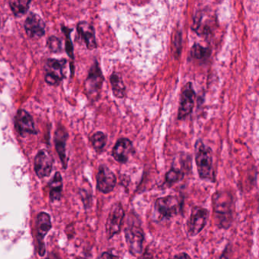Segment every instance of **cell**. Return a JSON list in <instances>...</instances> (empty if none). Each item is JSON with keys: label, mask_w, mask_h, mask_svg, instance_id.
I'll use <instances>...</instances> for the list:
<instances>
[{"label": "cell", "mask_w": 259, "mask_h": 259, "mask_svg": "<svg viewBox=\"0 0 259 259\" xmlns=\"http://www.w3.org/2000/svg\"><path fill=\"white\" fill-rule=\"evenodd\" d=\"M213 207L218 225L227 229L231 225L234 211L233 198L229 192H216L213 196Z\"/></svg>", "instance_id": "1"}, {"label": "cell", "mask_w": 259, "mask_h": 259, "mask_svg": "<svg viewBox=\"0 0 259 259\" xmlns=\"http://www.w3.org/2000/svg\"><path fill=\"white\" fill-rule=\"evenodd\" d=\"M195 148V162L200 178L213 183L215 182V172L211 150L206 146L201 140L197 141Z\"/></svg>", "instance_id": "2"}, {"label": "cell", "mask_w": 259, "mask_h": 259, "mask_svg": "<svg viewBox=\"0 0 259 259\" xmlns=\"http://www.w3.org/2000/svg\"><path fill=\"white\" fill-rule=\"evenodd\" d=\"M182 201L172 195L157 198L154 203V211L160 219H170L179 214L182 210Z\"/></svg>", "instance_id": "3"}, {"label": "cell", "mask_w": 259, "mask_h": 259, "mask_svg": "<svg viewBox=\"0 0 259 259\" xmlns=\"http://www.w3.org/2000/svg\"><path fill=\"white\" fill-rule=\"evenodd\" d=\"M124 233L130 253L134 256L142 254L145 235L141 226L137 223H130L124 230Z\"/></svg>", "instance_id": "4"}, {"label": "cell", "mask_w": 259, "mask_h": 259, "mask_svg": "<svg viewBox=\"0 0 259 259\" xmlns=\"http://www.w3.org/2000/svg\"><path fill=\"white\" fill-rule=\"evenodd\" d=\"M67 61L66 60L51 59L45 65V81L51 86H57L66 78Z\"/></svg>", "instance_id": "5"}, {"label": "cell", "mask_w": 259, "mask_h": 259, "mask_svg": "<svg viewBox=\"0 0 259 259\" xmlns=\"http://www.w3.org/2000/svg\"><path fill=\"white\" fill-rule=\"evenodd\" d=\"M125 211L120 202H116L112 205L110 213L106 222V234L107 239H110L120 232L123 224Z\"/></svg>", "instance_id": "6"}, {"label": "cell", "mask_w": 259, "mask_h": 259, "mask_svg": "<svg viewBox=\"0 0 259 259\" xmlns=\"http://www.w3.org/2000/svg\"><path fill=\"white\" fill-rule=\"evenodd\" d=\"M104 80V75L100 69L99 65L97 62H95L89 70V75H88L85 84H84L86 95L89 98L95 99L98 98Z\"/></svg>", "instance_id": "7"}, {"label": "cell", "mask_w": 259, "mask_h": 259, "mask_svg": "<svg viewBox=\"0 0 259 259\" xmlns=\"http://www.w3.org/2000/svg\"><path fill=\"white\" fill-rule=\"evenodd\" d=\"M208 218L209 210L207 209L199 206L194 207L187 224L189 236H195L199 234L207 224Z\"/></svg>", "instance_id": "8"}, {"label": "cell", "mask_w": 259, "mask_h": 259, "mask_svg": "<svg viewBox=\"0 0 259 259\" xmlns=\"http://www.w3.org/2000/svg\"><path fill=\"white\" fill-rule=\"evenodd\" d=\"M117 179L111 169L105 165H101L97 175L98 190L104 194L110 193L116 187Z\"/></svg>", "instance_id": "9"}, {"label": "cell", "mask_w": 259, "mask_h": 259, "mask_svg": "<svg viewBox=\"0 0 259 259\" xmlns=\"http://www.w3.org/2000/svg\"><path fill=\"white\" fill-rule=\"evenodd\" d=\"M195 98V93L192 83H187L182 91L178 111L179 119H185L192 113Z\"/></svg>", "instance_id": "10"}, {"label": "cell", "mask_w": 259, "mask_h": 259, "mask_svg": "<svg viewBox=\"0 0 259 259\" xmlns=\"http://www.w3.org/2000/svg\"><path fill=\"white\" fill-rule=\"evenodd\" d=\"M15 126L19 135H36L37 133L32 116L25 110H19L15 118Z\"/></svg>", "instance_id": "11"}, {"label": "cell", "mask_w": 259, "mask_h": 259, "mask_svg": "<svg viewBox=\"0 0 259 259\" xmlns=\"http://www.w3.org/2000/svg\"><path fill=\"white\" fill-rule=\"evenodd\" d=\"M54 164L52 155L46 150H41L37 153L34 159V170L40 179L48 177L51 174Z\"/></svg>", "instance_id": "12"}, {"label": "cell", "mask_w": 259, "mask_h": 259, "mask_svg": "<svg viewBox=\"0 0 259 259\" xmlns=\"http://www.w3.org/2000/svg\"><path fill=\"white\" fill-rule=\"evenodd\" d=\"M45 22L35 13H30L25 22V29L30 38L40 39L45 34Z\"/></svg>", "instance_id": "13"}, {"label": "cell", "mask_w": 259, "mask_h": 259, "mask_svg": "<svg viewBox=\"0 0 259 259\" xmlns=\"http://www.w3.org/2000/svg\"><path fill=\"white\" fill-rule=\"evenodd\" d=\"M51 217L46 212H40L37 215V240H38V253L40 256H43L45 253V242L44 239L51 230Z\"/></svg>", "instance_id": "14"}, {"label": "cell", "mask_w": 259, "mask_h": 259, "mask_svg": "<svg viewBox=\"0 0 259 259\" xmlns=\"http://www.w3.org/2000/svg\"><path fill=\"white\" fill-rule=\"evenodd\" d=\"M134 151L133 143L128 139H121L117 141L112 152L113 158L120 163H125L128 157Z\"/></svg>", "instance_id": "15"}, {"label": "cell", "mask_w": 259, "mask_h": 259, "mask_svg": "<svg viewBox=\"0 0 259 259\" xmlns=\"http://www.w3.org/2000/svg\"><path fill=\"white\" fill-rule=\"evenodd\" d=\"M77 31L88 49L91 51L96 49L98 45L95 37V28L91 24L86 22H79L77 25Z\"/></svg>", "instance_id": "16"}, {"label": "cell", "mask_w": 259, "mask_h": 259, "mask_svg": "<svg viewBox=\"0 0 259 259\" xmlns=\"http://www.w3.org/2000/svg\"><path fill=\"white\" fill-rule=\"evenodd\" d=\"M68 133L64 127H59L55 133L56 149L58 153L63 167L67 166V157H66V143H67Z\"/></svg>", "instance_id": "17"}, {"label": "cell", "mask_w": 259, "mask_h": 259, "mask_svg": "<svg viewBox=\"0 0 259 259\" xmlns=\"http://www.w3.org/2000/svg\"><path fill=\"white\" fill-rule=\"evenodd\" d=\"M50 198L51 201H60L63 192V179L60 172H56L54 178L50 183Z\"/></svg>", "instance_id": "18"}, {"label": "cell", "mask_w": 259, "mask_h": 259, "mask_svg": "<svg viewBox=\"0 0 259 259\" xmlns=\"http://www.w3.org/2000/svg\"><path fill=\"white\" fill-rule=\"evenodd\" d=\"M110 80L113 95L116 98H123L125 95V87L121 75L117 72H113Z\"/></svg>", "instance_id": "19"}, {"label": "cell", "mask_w": 259, "mask_h": 259, "mask_svg": "<svg viewBox=\"0 0 259 259\" xmlns=\"http://www.w3.org/2000/svg\"><path fill=\"white\" fill-rule=\"evenodd\" d=\"M10 7L13 11V14L16 17L23 16L29 10V5L31 1L28 0H12L10 1Z\"/></svg>", "instance_id": "20"}, {"label": "cell", "mask_w": 259, "mask_h": 259, "mask_svg": "<svg viewBox=\"0 0 259 259\" xmlns=\"http://www.w3.org/2000/svg\"><path fill=\"white\" fill-rule=\"evenodd\" d=\"M185 172L182 169L174 166H172V168L166 172V177H165V183L167 186H172L183 180Z\"/></svg>", "instance_id": "21"}, {"label": "cell", "mask_w": 259, "mask_h": 259, "mask_svg": "<svg viewBox=\"0 0 259 259\" xmlns=\"http://www.w3.org/2000/svg\"><path fill=\"white\" fill-rule=\"evenodd\" d=\"M107 136L102 132H97L92 138V145L98 152H101L104 150L107 144Z\"/></svg>", "instance_id": "22"}, {"label": "cell", "mask_w": 259, "mask_h": 259, "mask_svg": "<svg viewBox=\"0 0 259 259\" xmlns=\"http://www.w3.org/2000/svg\"><path fill=\"white\" fill-rule=\"evenodd\" d=\"M210 51L208 48H204L198 44H195L191 49V56L197 60H204L210 57Z\"/></svg>", "instance_id": "23"}, {"label": "cell", "mask_w": 259, "mask_h": 259, "mask_svg": "<svg viewBox=\"0 0 259 259\" xmlns=\"http://www.w3.org/2000/svg\"><path fill=\"white\" fill-rule=\"evenodd\" d=\"M47 45H48V48H49L51 52L56 53V54L61 52V40H60L58 37H55V36H51V37L48 38Z\"/></svg>", "instance_id": "24"}, {"label": "cell", "mask_w": 259, "mask_h": 259, "mask_svg": "<svg viewBox=\"0 0 259 259\" xmlns=\"http://www.w3.org/2000/svg\"><path fill=\"white\" fill-rule=\"evenodd\" d=\"M63 32L66 34V49L68 55L69 56L71 59H74L73 56V45H72V40H71L70 33L71 29H69L66 27H62Z\"/></svg>", "instance_id": "25"}, {"label": "cell", "mask_w": 259, "mask_h": 259, "mask_svg": "<svg viewBox=\"0 0 259 259\" xmlns=\"http://www.w3.org/2000/svg\"><path fill=\"white\" fill-rule=\"evenodd\" d=\"M98 259H119V257L108 251H104L98 257Z\"/></svg>", "instance_id": "26"}, {"label": "cell", "mask_w": 259, "mask_h": 259, "mask_svg": "<svg viewBox=\"0 0 259 259\" xmlns=\"http://www.w3.org/2000/svg\"><path fill=\"white\" fill-rule=\"evenodd\" d=\"M170 259H192L189 254H186V252L179 253V254H176L174 257H171Z\"/></svg>", "instance_id": "27"}, {"label": "cell", "mask_w": 259, "mask_h": 259, "mask_svg": "<svg viewBox=\"0 0 259 259\" xmlns=\"http://www.w3.org/2000/svg\"><path fill=\"white\" fill-rule=\"evenodd\" d=\"M48 259H59V257L55 253H51V254H50V255L48 256Z\"/></svg>", "instance_id": "28"}, {"label": "cell", "mask_w": 259, "mask_h": 259, "mask_svg": "<svg viewBox=\"0 0 259 259\" xmlns=\"http://www.w3.org/2000/svg\"><path fill=\"white\" fill-rule=\"evenodd\" d=\"M76 259H85V258H83V257H77Z\"/></svg>", "instance_id": "29"}, {"label": "cell", "mask_w": 259, "mask_h": 259, "mask_svg": "<svg viewBox=\"0 0 259 259\" xmlns=\"http://www.w3.org/2000/svg\"><path fill=\"white\" fill-rule=\"evenodd\" d=\"M0 25H1V22H0Z\"/></svg>", "instance_id": "30"}]
</instances>
